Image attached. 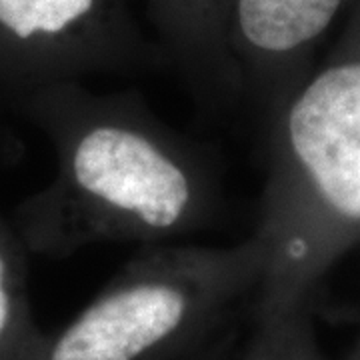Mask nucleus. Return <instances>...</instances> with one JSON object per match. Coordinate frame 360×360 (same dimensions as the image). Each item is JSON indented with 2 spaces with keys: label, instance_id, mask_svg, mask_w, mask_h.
I'll use <instances>...</instances> for the list:
<instances>
[{
  "label": "nucleus",
  "instance_id": "obj_2",
  "mask_svg": "<svg viewBox=\"0 0 360 360\" xmlns=\"http://www.w3.org/2000/svg\"><path fill=\"white\" fill-rule=\"evenodd\" d=\"M266 130L255 229L266 266L252 322L310 309L326 272L360 245V52L304 78Z\"/></svg>",
  "mask_w": 360,
  "mask_h": 360
},
{
  "label": "nucleus",
  "instance_id": "obj_4",
  "mask_svg": "<svg viewBox=\"0 0 360 360\" xmlns=\"http://www.w3.org/2000/svg\"><path fill=\"white\" fill-rule=\"evenodd\" d=\"M345 0H226L224 37L236 86L266 129L304 82V52L333 25Z\"/></svg>",
  "mask_w": 360,
  "mask_h": 360
},
{
  "label": "nucleus",
  "instance_id": "obj_9",
  "mask_svg": "<svg viewBox=\"0 0 360 360\" xmlns=\"http://www.w3.org/2000/svg\"><path fill=\"white\" fill-rule=\"evenodd\" d=\"M342 360H360V335L356 338V342L352 345V348L348 350V354Z\"/></svg>",
  "mask_w": 360,
  "mask_h": 360
},
{
  "label": "nucleus",
  "instance_id": "obj_8",
  "mask_svg": "<svg viewBox=\"0 0 360 360\" xmlns=\"http://www.w3.org/2000/svg\"><path fill=\"white\" fill-rule=\"evenodd\" d=\"M158 2L165 8V16L172 26V32L180 37L186 51L206 54V63H210L208 56L214 54L217 63L219 65L222 63L217 54L222 49H226V37H224L226 0H158Z\"/></svg>",
  "mask_w": 360,
  "mask_h": 360
},
{
  "label": "nucleus",
  "instance_id": "obj_3",
  "mask_svg": "<svg viewBox=\"0 0 360 360\" xmlns=\"http://www.w3.org/2000/svg\"><path fill=\"white\" fill-rule=\"evenodd\" d=\"M264 266L255 232L229 246H144L28 360H179L252 310Z\"/></svg>",
  "mask_w": 360,
  "mask_h": 360
},
{
  "label": "nucleus",
  "instance_id": "obj_5",
  "mask_svg": "<svg viewBox=\"0 0 360 360\" xmlns=\"http://www.w3.org/2000/svg\"><path fill=\"white\" fill-rule=\"evenodd\" d=\"M0 49L25 92L66 82L112 58V0H0Z\"/></svg>",
  "mask_w": 360,
  "mask_h": 360
},
{
  "label": "nucleus",
  "instance_id": "obj_1",
  "mask_svg": "<svg viewBox=\"0 0 360 360\" xmlns=\"http://www.w3.org/2000/svg\"><path fill=\"white\" fill-rule=\"evenodd\" d=\"M20 108L46 132L56 158L51 182L11 217L28 255L63 258L104 243L172 245L219 219L214 165L141 94H98L66 80L25 92Z\"/></svg>",
  "mask_w": 360,
  "mask_h": 360
},
{
  "label": "nucleus",
  "instance_id": "obj_7",
  "mask_svg": "<svg viewBox=\"0 0 360 360\" xmlns=\"http://www.w3.org/2000/svg\"><path fill=\"white\" fill-rule=\"evenodd\" d=\"M240 360H328L319 348L310 310H295L276 319L255 322Z\"/></svg>",
  "mask_w": 360,
  "mask_h": 360
},
{
  "label": "nucleus",
  "instance_id": "obj_6",
  "mask_svg": "<svg viewBox=\"0 0 360 360\" xmlns=\"http://www.w3.org/2000/svg\"><path fill=\"white\" fill-rule=\"evenodd\" d=\"M28 250L0 210V360H28L40 333L28 295Z\"/></svg>",
  "mask_w": 360,
  "mask_h": 360
}]
</instances>
